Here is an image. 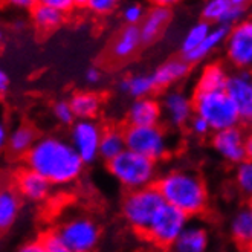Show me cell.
I'll return each mask as SVG.
<instances>
[{
  "mask_svg": "<svg viewBox=\"0 0 252 252\" xmlns=\"http://www.w3.org/2000/svg\"><path fill=\"white\" fill-rule=\"evenodd\" d=\"M25 160L28 168L41 174L51 185L75 182L86 165L72 144L58 136L40 138Z\"/></svg>",
  "mask_w": 252,
  "mask_h": 252,
  "instance_id": "obj_1",
  "label": "cell"
},
{
  "mask_svg": "<svg viewBox=\"0 0 252 252\" xmlns=\"http://www.w3.org/2000/svg\"><path fill=\"white\" fill-rule=\"evenodd\" d=\"M162 199L189 219L202 216L210 205V191L203 177L189 168H171L156 181Z\"/></svg>",
  "mask_w": 252,
  "mask_h": 252,
  "instance_id": "obj_2",
  "label": "cell"
},
{
  "mask_svg": "<svg viewBox=\"0 0 252 252\" xmlns=\"http://www.w3.org/2000/svg\"><path fill=\"white\" fill-rule=\"evenodd\" d=\"M107 170L113 179L127 189V192L156 185L159 177L158 162L130 150H126L109 162Z\"/></svg>",
  "mask_w": 252,
  "mask_h": 252,
  "instance_id": "obj_3",
  "label": "cell"
},
{
  "mask_svg": "<svg viewBox=\"0 0 252 252\" xmlns=\"http://www.w3.org/2000/svg\"><path fill=\"white\" fill-rule=\"evenodd\" d=\"M165 205L156 185L128 191L121 202V214L126 223L139 235H145L158 211Z\"/></svg>",
  "mask_w": 252,
  "mask_h": 252,
  "instance_id": "obj_4",
  "label": "cell"
},
{
  "mask_svg": "<svg viewBox=\"0 0 252 252\" xmlns=\"http://www.w3.org/2000/svg\"><path fill=\"white\" fill-rule=\"evenodd\" d=\"M194 115L203 118L213 128L221 131L240 126V116L226 91L220 92H194L192 94Z\"/></svg>",
  "mask_w": 252,
  "mask_h": 252,
  "instance_id": "obj_5",
  "label": "cell"
},
{
  "mask_svg": "<svg viewBox=\"0 0 252 252\" xmlns=\"http://www.w3.org/2000/svg\"><path fill=\"white\" fill-rule=\"evenodd\" d=\"M127 150L142 155L155 162L164 160L171 150V141L162 126L155 127H126Z\"/></svg>",
  "mask_w": 252,
  "mask_h": 252,
  "instance_id": "obj_6",
  "label": "cell"
},
{
  "mask_svg": "<svg viewBox=\"0 0 252 252\" xmlns=\"http://www.w3.org/2000/svg\"><path fill=\"white\" fill-rule=\"evenodd\" d=\"M189 221L191 219L185 213L165 203L155 216L144 237L160 249H171Z\"/></svg>",
  "mask_w": 252,
  "mask_h": 252,
  "instance_id": "obj_7",
  "label": "cell"
},
{
  "mask_svg": "<svg viewBox=\"0 0 252 252\" xmlns=\"http://www.w3.org/2000/svg\"><path fill=\"white\" fill-rule=\"evenodd\" d=\"M58 237L72 252H92L99 243L101 229L98 223L86 216L64 220L57 229Z\"/></svg>",
  "mask_w": 252,
  "mask_h": 252,
  "instance_id": "obj_8",
  "label": "cell"
},
{
  "mask_svg": "<svg viewBox=\"0 0 252 252\" xmlns=\"http://www.w3.org/2000/svg\"><path fill=\"white\" fill-rule=\"evenodd\" d=\"M225 57L234 70L252 72V17L229 29L225 41Z\"/></svg>",
  "mask_w": 252,
  "mask_h": 252,
  "instance_id": "obj_9",
  "label": "cell"
},
{
  "mask_svg": "<svg viewBox=\"0 0 252 252\" xmlns=\"http://www.w3.org/2000/svg\"><path fill=\"white\" fill-rule=\"evenodd\" d=\"M101 126L95 120H77L70 128V144L84 164H92L99 158Z\"/></svg>",
  "mask_w": 252,
  "mask_h": 252,
  "instance_id": "obj_10",
  "label": "cell"
},
{
  "mask_svg": "<svg viewBox=\"0 0 252 252\" xmlns=\"http://www.w3.org/2000/svg\"><path fill=\"white\" fill-rule=\"evenodd\" d=\"M249 6L246 0H208L202 8V20L213 26L232 28L248 19Z\"/></svg>",
  "mask_w": 252,
  "mask_h": 252,
  "instance_id": "obj_11",
  "label": "cell"
},
{
  "mask_svg": "<svg viewBox=\"0 0 252 252\" xmlns=\"http://www.w3.org/2000/svg\"><path fill=\"white\" fill-rule=\"evenodd\" d=\"M226 94L239 112L240 126L252 128V72L232 70L226 86Z\"/></svg>",
  "mask_w": 252,
  "mask_h": 252,
  "instance_id": "obj_12",
  "label": "cell"
},
{
  "mask_svg": "<svg viewBox=\"0 0 252 252\" xmlns=\"http://www.w3.org/2000/svg\"><path fill=\"white\" fill-rule=\"evenodd\" d=\"M246 133L242 126H237L228 130L214 131L211 135V145L214 152L228 164L239 165L246 160L245 153Z\"/></svg>",
  "mask_w": 252,
  "mask_h": 252,
  "instance_id": "obj_13",
  "label": "cell"
},
{
  "mask_svg": "<svg viewBox=\"0 0 252 252\" xmlns=\"http://www.w3.org/2000/svg\"><path fill=\"white\" fill-rule=\"evenodd\" d=\"M162 115L167 123L174 127L181 128L188 126L191 118L194 116V106H192V96H188L179 89H170L160 99Z\"/></svg>",
  "mask_w": 252,
  "mask_h": 252,
  "instance_id": "obj_14",
  "label": "cell"
},
{
  "mask_svg": "<svg viewBox=\"0 0 252 252\" xmlns=\"http://www.w3.org/2000/svg\"><path fill=\"white\" fill-rule=\"evenodd\" d=\"M162 115L160 101L148 96L141 99H133L130 107L127 109V127H155L160 126Z\"/></svg>",
  "mask_w": 252,
  "mask_h": 252,
  "instance_id": "obj_15",
  "label": "cell"
},
{
  "mask_svg": "<svg viewBox=\"0 0 252 252\" xmlns=\"http://www.w3.org/2000/svg\"><path fill=\"white\" fill-rule=\"evenodd\" d=\"M51 182L31 168H22L16 174V189L20 197L31 202H41L51 192Z\"/></svg>",
  "mask_w": 252,
  "mask_h": 252,
  "instance_id": "obj_16",
  "label": "cell"
},
{
  "mask_svg": "<svg viewBox=\"0 0 252 252\" xmlns=\"http://www.w3.org/2000/svg\"><path fill=\"white\" fill-rule=\"evenodd\" d=\"M173 19V11L170 3H156L147 11L142 23L139 25V31L144 43H152L164 32V29L170 25Z\"/></svg>",
  "mask_w": 252,
  "mask_h": 252,
  "instance_id": "obj_17",
  "label": "cell"
},
{
  "mask_svg": "<svg viewBox=\"0 0 252 252\" xmlns=\"http://www.w3.org/2000/svg\"><path fill=\"white\" fill-rule=\"evenodd\" d=\"M189 70H191V64L184 57H174L159 64L152 75L158 91H165V89L168 91L173 84L185 80Z\"/></svg>",
  "mask_w": 252,
  "mask_h": 252,
  "instance_id": "obj_18",
  "label": "cell"
},
{
  "mask_svg": "<svg viewBox=\"0 0 252 252\" xmlns=\"http://www.w3.org/2000/svg\"><path fill=\"white\" fill-rule=\"evenodd\" d=\"M210 248V232L205 225L189 221L170 252H206Z\"/></svg>",
  "mask_w": 252,
  "mask_h": 252,
  "instance_id": "obj_19",
  "label": "cell"
},
{
  "mask_svg": "<svg viewBox=\"0 0 252 252\" xmlns=\"http://www.w3.org/2000/svg\"><path fill=\"white\" fill-rule=\"evenodd\" d=\"M229 75H231V72L228 70V67L223 63L213 62V63L205 64L203 69L199 73L197 80H196L194 92H220V91H226Z\"/></svg>",
  "mask_w": 252,
  "mask_h": 252,
  "instance_id": "obj_20",
  "label": "cell"
},
{
  "mask_svg": "<svg viewBox=\"0 0 252 252\" xmlns=\"http://www.w3.org/2000/svg\"><path fill=\"white\" fill-rule=\"evenodd\" d=\"M142 43L144 41L141 37L139 26H127L126 25L121 31L118 32L115 40L112 41L110 54L118 62L128 60V58H131L139 51Z\"/></svg>",
  "mask_w": 252,
  "mask_h": 252,
  "instance_id": "obj_21",
  "label": "cell"
},
{
  "mask_svg": "<svg viewBox=\"0 0 252 252\" xmlns=\"http://www.w3.org/2000/svg\"><path fill=\"white\" fill-rule=\"evenodd\" d=\"M22 210V197L16 188L0 187V234L8 232L17 221Z\"/></svg>",
  "mask_w": 252,
  "mask_h": 252,
  "instance_id": "obj_22",
  "label": "cell"
},
{
  "mask_svg": "<svg viewBox=\"0 0 252 252\" xmlns=\"http://www.w3.org/2000/svg\"><path fill=\"white\" fill-rule=\"evenodd\" d=\"M229 235L240 248L252 251V213L249 206H243L231 216Z\"/></svg>",
  "mask_w": 252,
  "mask_h": 252,
  "instance_id": "obj_23",
  "label": "cell"
},
{
  "mask_svg": "<svg viewBox=\"0 0 252 252\" xmlns=\"http://www.w3.org/2000/svg\"><path fill=\"white\" fill-rule=\"evenodd\" d=\"M37 131L32 126L29 124H20L14 127V130L8 136L6 148L12 156H25L32 150V147L37 142Z\"/></svg>",
  "mask_w": 252,
  "mask_h": 252,
  "instance_id": "obj_24",
  "label": "cell"
},
{
  "mask_svg": "<svg viewBox=\"0 0 252 252\" xmlns=\"http://www.w3.org/2000/svg\"><path fill=\"white\" fill-rule=\"evenodd\" d=\"M118 87L123 94L130 95L133 99L148 98L158 91L152 73H133V75L124 77Z\"/></svg>",
  "mask_w": 252,
  "mask_h": 252,
  "instance_id": "obj_25",
  "label": "cell"
},
{
  "mask_svg": "<svg viewBox=\"0 0 252 252\" xmlns=\"http://www.w3.org/2000/svg\"><path fill=\"white\" fill-rule=\"evenodd\" d=\"M229 29L231 28H225V26H213L211 32L203 40L200 46L194 52H191L189 55H187L184 58L189 64L203 62L205 58H208L214 51H217L220 46H223L226 41V37L229 34Z\"/></svg>",
  "mask_w": 252,
  "mask_h": 252,
  "instance_id": "obj_26",
  "label": "cell"
},
{
  "mask_svg": "<svg viewBox=\"0 0 252 252\" xmlns=\"http://www.w3.org/2000/svg\"><path fill=\"white\" fill-rule=\"evenodd\" d=\"M69 104L77 120H94L101 109V98L95 92L81 91L69 98Z\"/></svg>",
  "mask_w": 252,
  "mask_h": 252,
  "instance_id": "obj_27",
  "label": "cell"
},
{
  "mask_svg": "<svg viewBox=\"0 0 252 252\" xmlns=\"http://www.w3.org/2000/svg\"><path fill=\"white\" fill-rule=\"evenodd\" d=\"M127 150L124 130L121 128H106L102 131V138L99 142V158L109 164L116 159L121 153Z\"/></svg>",
  "mask_w": 252,
  "mask_h": 252,
  "instance_id": "obj_28",
  "label": "cell"
},
{
  "mask_svg": "<svg viewBox=\"0 0 252 252\" xmlns=\"http://www.w3.org/2000/svg\"><path fill=\"white\" fill-rule=\"evenodd\" d=\"M31 19L40 31H52L64 23L66 14L48 6L44 2H35L31 9Z\"/></svg>",
  "mask_w": 252,
  "mask_h": 252,
  "instance_id": "obj_29",
  "label": "cell"
},
{
  "mask_svg": "<svg viewBox=\"0 0 252 252\" xmlns=\"http://www.w3.org/2000/svg\"><path fill=\"white\" fill-rule=\"evenodd\" d=\"M211 29H213V25H210L208 22H205V20H200V22L192 25L185 32V35L182 38V43H181L182 57H187L191 52H194L203 43V40L208 37V34L211 32Z\"/></svg>",
  "mask_w": 252,
  "mask_h": 252,
  "instance_id": "obj_30",
  "label": "cell"
},
{
  "mask_svg": "<svg viewBox=\"0 0 252 252\" xmlns=\"http://www.w3.org/2000/svg\"><path fill=\"white\" fill-rule=\"evenodd\" d=\"M234 184L240 194L252 200V160H243L234 170Z\"/></svg>",
  "mask_w": 252,
  "mask_h": 252,
  "instance_id": "obj_31",
  "label": "cell"
},
{
  "mask_svg": "<svg viewBox=\"0 0 252 252\" xmlns=\"http://www.w3.org/2000/svg\"><path fill=\"white\" fill-rule=\"evenodd\" d=\"M145 8L141 3H128L123 9V20L127 26H139L145 17Z\"/></svg>",
  "mask_w": 252,
  "mask_h": 252,
  "instance_id": "obj_32",
  "label": "cell"
},
{
  "mask_svg": "<svg viewBox=\"0 0 252 252\" xmlns=\"http://www.w3.org/2000/svg\"><path fill=\"white\" fill-rule=\"evenodd\" d=\"M52 112H54L55 120L63 126H73V123H75V115L72 112L69 101H66V99L57 101L54 104Z\"/></svg>",
  "mask_w": 252,
  "mask_h": 252,
  "instance_id": "obj_33",
  "label": "cell"
},
{
  "mask_svg": "<svg viewBox=\"0 0 252 252\" xmlns=\"http://www.w3.org/2000/svg\"><path fill=\"white\" fill-rule=\"evenodd\" d=\"M78 5L86 6L91 12L96 14V16H107L118 6L115 0H86V2H78Z\"/></svg>",
  "mask_w": 252,
  "mask_h": 252,
  "instance_id": "obj_34",
  "label": "cell"
},
{
  "mask_svg": "<svg viewBox=\"0 0 252 252\" xmlns=\"http://www.w3.org/2000/svg\"><path fill=\"white\" fill-rule=\"evenodd\" d=\"M40 240L46 249V252H72L64 243L63 240L58 237L57 231H48L46 234H43L40 237Z\"/></svg>",
  "mask_w": 252,
  "mask_h": 252,
  "instance_id": "obj_35",
  "label": "cell"
},
{
  "mask_svg": "<svg viewBox=\"0 0 252 252\" xmlns=\"http://www.w3.org/2000/svg\"><path fill=\"white\" fill-rule=\"evenodd\" d=\"M188 130L192 133L194 136H199V138H206L208 135H213V128L211 126L206 123L203 118L194 115L191 118V121L188 123Z\"/></svg>",
  "mask_w": 252,
  "mask_h": 252,
  "instance_id": "obj_36",
  "label": "cell"
},
{
  "mask_svg": "<svg viewBox=\"0 0 252 252\" xmlns=\"http://www.w3.org/2000/svg\"><path fill=\"white\" fill-rule=\"evenodd\" d=\"M43 2L63 14H67L75 6H78V2H73V0H43Z\"/></svg>",
  "mask_w": 252,
  "mask_h": 252,
  "instance_id": "obj_37",
  "label": "cell"
},
{
  "mask_svg": "<svg viewBox=\"0 0 252 252\" xmlns=\"http://www.w3.org/2000/svg\"><path fill=\"white\" fill-rule=\"evenodd\" d=\"M16 252H46V249H44L41 240L37 239V240H29V242L23 243Z\"/></svg>",
  "mask_w": 252,
  "mask_h": 252,
  "instance_id": "obj_38",
  "label": "cell"
},
{
  "mask_svg": "<svg viewBox=\"0 0 252 252\" xmlns=\"http://www.w3.org/2000/svg\"><path fill=\"white\" fill-rule=\"evenodd\" d=\"M84 80L87 84H98L101 81V70L98 67H89L84 73Z\"/></svg>",
  "mask_w": 252,
  "mask_h": 252,
  "instance_id": "obj_39",
  "label": "cell"
},
{
  "mask_svg": "<svg viewBox=\"0 0 252 252\" xmlns=\"http://www.w3.org/2000/svg\"><path fill=\"white\" fill-rule=\"evenodd\" d=\"M9 89V78L6 75V72L0 67V98H2Z\"/></svg>",
  "mask_w": 252,
  "mask_h": 252,
  "instance_id": "obj_40",
  "label": "cell"
},
{
  "mask_svg": "<svg viewBox=\"0 0 252 252\" xmlns=\"http://www.w3.org/2000/svg\"><path fill=\"white\" fill-rule=\"evenodd\" d=\"M8 136H9V133H8V130H6L5 124L0 123V152H2L3 148L6 147V144H8Z\"/></svg>",
  "mask_w": 252,
  "mask_h": 252,
  "instance_id": "obj_41",
  "label": "cell"
},
{
  "mask_svg": "<svg viewBox=\"0 0 252 252\" xmlns=\"http://www.w3.org/2000/svg\"><path fill=\"white\" fill-rule=\"evenodd\" d=\"M245 153H246V159L252 160V131L246 135V142H245Z\"/></svg>",
  "mask_w": 252,
  "mask_h": 252,
  "instance_id": "obj_42",
  "label": "cell"
},
{
  "mask_svg": "<svg viewBox=\"0 0 252 252\" xmlns=\"http://www.w3.org/2000/svg\"><path fill=\"white\" fill-rule=\"evenodd\" d=\"M35 5V2H31V0H14L12 6H20L22 9H29L31 11L32 6Z\"/></svg>",
  "mask_w": 252,
  "mask_h": 252,
  "instance_id": "obj_43",
  "label": "cell"
},
{
  "mask_svg": "<svg viewBox=\"0 0 252 252\" xmlns=\"http://www.w3.org/2000/svg\"><path fill=\"white\" fill-rule=\"evenodd\" d=\"M2 41H3V31L0 29V43H2Z\"/></svg>",
  "mask_w": 252,
  "mask_h": 252,
  "instance_id": "obj_44",
  "label": "cell"
},
{
  "mask_svg": "<svg viewBox=\"0 0 252 252\" xmlns=\"http://www.w3.org/2000/svg\"><path fill=\"white\" fill-rule=\"evenodd\" d=\"M248 206H249V210H251V213H252V200H249V205H248Z\"/></svg>",
  "mask_w": 252,
  "mask_h": 252,
  "instance_id": "obj_45",
  "label": "cell"
}]
</instances>
